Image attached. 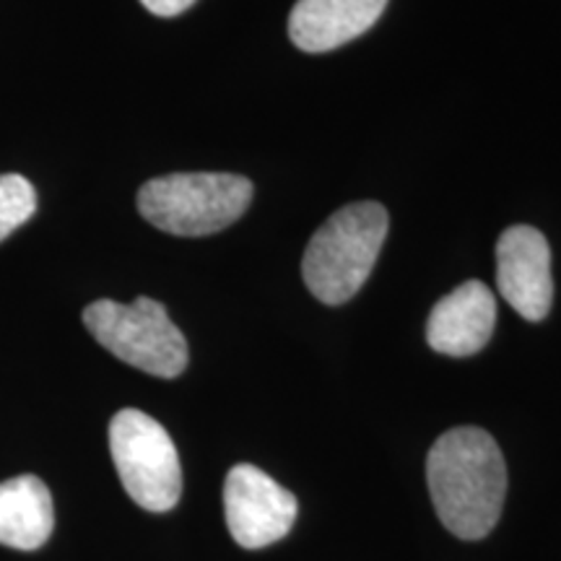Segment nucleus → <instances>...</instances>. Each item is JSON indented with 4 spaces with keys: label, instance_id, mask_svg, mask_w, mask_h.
I'll return each instance as SVG.
<instances>
[{
    "label": "nucleus",
    "instance_id": "obj_5",
    "mask_svg": "<svg viewBox=\"0 0 561 561\" xmlns=\"http://www.w3.org/2000/svg\"><path fill=\"white\" fill-rule=\"evenodd\" d=\"M110 453L123 489L138 507L170 512L182 494L178 447L149 413L123 409L110 421Z\"/></svg>",
    "mask_w": 561,
    "mask_h": 561
},
{
    "label": "nucleus",
    "instance_id": "obj_2",
    "mask_svg": "<svg viewBox=\"0 0 561 561\" xmlns=\"http://www.w3.org/2000/svg\"><path fill=\"white\" fill-rule=\"evenodd\" d=\"M388 210L380 203L362 201L343 206L314 231L301 261L307 289L322 305H343L367 284L385 237Z\"/></svg>",
    "mask_w": 561,
    "mask_h": 561
},
{
    "label": "nucleus",
    "instance_id": "obj_10",
    "mask_svg": "<svg viewBox=\"0 0 561 561\" xmlns=\"http://www.w3.org/2000/svg\"><path fill=\"white\" fill-rule=\"evenodd\" d=\"M55 528L50 489L37 476H16L0 483V543L34 551L47 543Z\"/></svg>",
    "mask_w": 561,
    "mask_h": 561
},
{
    "label": "nucleus",
    "instance_id": "obj_3",
    "mask_svg": "<svg viewBox=\"0 0 561 561\" xmlns=\"http://www.w3.org/2000/svg\"><path fill=\"white\" fill-rule=\"evenodd\" d=\"M252 193V182L242 174H164L140 187L138 210L161 231L178 237H206L240 219L250 208Z\"/></svg>",
    "mask_w": 561,
    "mask_h": 561
},
{
    "label": "nucleus",
    "instance_id": "obj_11",
    "mask_svg": "<svg viewBox=\"0 0 561 561\" xmlns=\"http://www.w3.org/2000/svg\"><path fill=\"white\" fill-rule=\"evenodd\" d=\"M37 210V191L21 174H0V242L30 221Z\"/></svg>",
    "mask_w": 561,
    "mask_h": 561
},
{
    "label": "nucleus",
    "instance_id": "obj_8",
    "mask_svg": "<svg viewBox=\"0 0 561 561\" xmlns=\"http://www.w3.org/2000/svg\"><path fill=\"white\" fill-rule=\"evenodd\" d=\"M496 325V299L486 284L466 280L442 297L426 320V343L445 356H473Z\"/></svg>",
    "mask_w": 561,
    "mask_h": 561
},
{
    "label": "nucleus",
    "instance_id": "obj_12",
    "mask_svg": "<svg viewBox=\"0 0 561 561\" xmlns=\"http://www.w3.org/2000/svg\"><path fill=\"white\" fill-rule=\"evenodd\" d=\"M140 3L146 5V11H151L153 16H180V13H185L195 0H140Z\"/></svg>",
    "mask_w": 561,
    "mask_h": 561
},
{
    "label": "nucleus",
    "instance_id": "obj_6",
    "mask_svg": "<svg viewBox=\"0 0 561 561\" xmlns=\"http://www.w3.org/2000/svg\"><path fill=\"white\" fill-rule=\"evenodd\" d=\"M224 510L231 538L242 549H263L280 541L297 520V496L261 468L240 462L224 483Z\"/></svg>",
    "mask_w": 561,
    "mask_h": 561
},
{
    "label": "nucleus",
    "instance_id": "obj_1",
    "mask_svg": "<svg viewBox=\"0 0 561 561\" xmlns=\"http://www.w3.org/2000/svg\"><path fill=\"white\" fill-rule=\"evenodd\" d=\"M426 481L442 525L479 541L494 530L507 494V466L489 432L458 426L434 442L426 458Z\"/></svg>",
    "mask_w": 561,
    "mask_h": 561
},
{
    "label": "nucleus",
    "instance_id": "obj_4",
    "mask_svg": "<svg viewBox=\"0 0 561 561\" xmlns=\"http://www.w3.org/2000/svg\"><path fill=\"white\" fill-rule=\"evenodd\" d=\"M83 325L110 354L146 375L172 380L187 367V341L164 305L138 297L133 305L96 299L83 310Z\"/></svg>",
    "mask_w": 561,
    "mask_h": 561
},
{
    "label": "nucleus",
    "instance_id": "obj_7",
    "mask_svg": "<svg viewBox=\"0 0 561 561\" xmlns=\"http://www.w3.org/2000/svg\"><path fill=\"white\" fill-rule=\"evenodd\" d=\"M496 284L520 318L541 322L551 312V250L541 231L525 224L504 231L496 242Z\"/></svg>",
    "mask_w": 561,
    "mask_h": 561
},
{
    "label": "nucleus",
    "instance_id": "obj_9",
    "mask_svg": "<svg viewBox=\"0 0 561 561\" xmlns=\"http://www.w3.org/2000/svg\"><path fill=\"white\" fill-rule=\"evenodd\" d=\"M388 0H297L289 37L305 53H328L356 39L382 16Z\"/></svg>",
    "mask_w": 561,
    "mask_h": 561
}]
</instances>
